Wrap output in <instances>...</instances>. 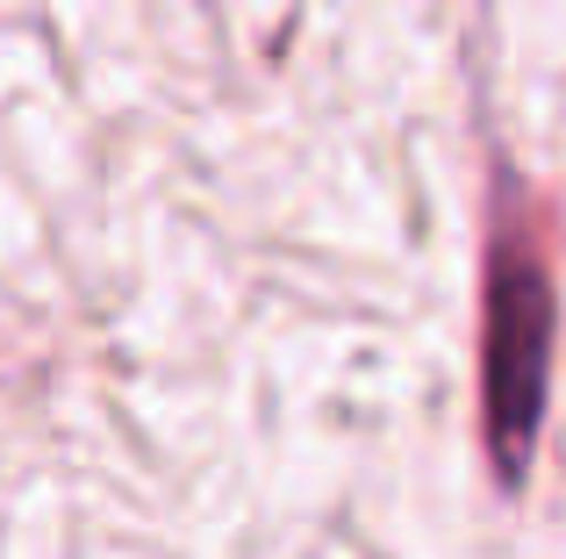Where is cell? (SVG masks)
<instances>
[{
    "mask_svg": "<svg viewBox=\"0 0 566 559\" xmlns=\"http://www.w3.org/2000/svg\"><path fill=\"white\" fill-rule=\"evenodd\" d=\"M545 359H553V294L524 252L495 259L488 287V431L502 466H524V445L545 409Z\"/></svg>",
    "mask_w": 566,
    "mask_h": 559,
    "instance_id": "cell-1",
    "label": "cell"
}]
</instances>
